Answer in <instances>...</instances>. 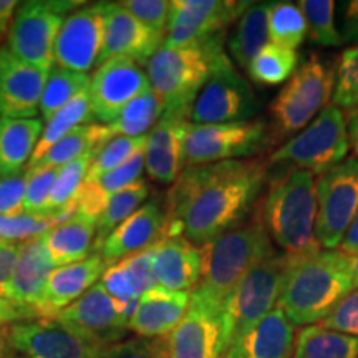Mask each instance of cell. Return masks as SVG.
<instances>
[{
  "mask_svg": "<svg viewBox=\"0 0 358 358\" xmlns=\"http://www.w3.org/2000/svg\"><path fill=\"white\" fill-rule=\"evenodd\" d=\"M164 47H187L224 35L250 2L243 0H171Z\"/></svg>",
  "mask_w": 358,
  "mask_h": 358,
  "instance_id": "cell-14",
  "label": "cell"
},
{
  "mask_svg": "<svg viewBox=\"0 0 358 358\" xmlns=\"http://www.w3.org/2000/svg\"><path fill=\"white\" fill-rule=\"evenodd\" d=\"M294 325L275 307L222 358H294Z\"/></svg>",
  "mask_w": 358,
  "mask_h": 358,
  "instance_id": "cell-27",
  "label": "cell"
},
{
  "mask_svg": "<svg viewBox=\"0 0 358 358\" xmlns=\"http://www.w3.org/2000/svg\"><path fill=\"white\" fill-rule=\"evenodd\" d=\"M90 83H92V78L88 75L53 66L48 73L42 100H40V113L45 122H48L57 111L73 101L78 95L88 92Z\"/></svg>",
  "mask_w": 358,
  "mask_h": 358,
  "instance_id": "cell-38",
  "label": "cell"
},
{
  "mask_svg": "<svg viewBox=\"0 0 358 358\" xmlns=\"http://www.w3.org/2000/svg\"><path fill=\"white\" fill-rule=\"evenodd\" d=\"M332 100L343 113L358 108V45L340 53Z\"/></svg>",
  "mask_w": 358,
  "mask_h": 358,
  "instance_id": "cell-42",
  "label": "cell"
},
{
  "mask_svg": "<svg viewBox=\"0 0 358 358\" xmlns=\"http://www.w3.org/2000/svg\"><path fill=\"white\" fill-rule=\"evenodd\" d=\"M22 244L24 243H0V297L6 295Z\"/></svg>",
  "mask_w": 358,
  "mask_h": 358,
  "instance_id": "cell-51",
  "label": "cell"
},
{
  "mask_svg": "<svg viewBox=\"0 0 358 358\" xmlns=\"http://www.w3.org/2000/svg\"><path fill=\"white\" fill-rule=\"evenodd\" d=\"M340 252L347 254V256H355V254H358V209L345 237H343L342 244H340Z\"/></svg>",
  "mask_w": 358,
  "mask_h": 358,
  "instance_id": "cell-54",
  "label": "cell"
},
{
  "mask_svg": "<svg viewBox=\"0 0 358 358\" xmlns=\"http://www.w3.org/2000/svg\"><path fill=\"white\" fill-rule=\"evenodd\" d=\"M355 289L347 256L340 250H319L292 257L277 307L294 327L320 324Z\"/></svg>",
  "mask_w": 358,
  "mask_h": 358,
  "instance_id": "cell-2",
  "label": "cell"
},
{
  "mask_svg": "<svg viewBox=\"0 0 358 358\" xmlns=\"http://www.w3.org/2000/svg\"><path fill=\"white\" fill-rule=\"evenodd\" d=\"M191 118L163 113L146 134L145 168L148 176L161 185H173L186 168V136Z\"/></svg>",
  "mask_w": 358,
  "mask_h": 358,
  "instance_id": "cell-22",
  "label": "cell"
},
{
  "mask_svg": "<svg viewBox=\"0 0 358 358\" xmlns=\"http://www.w3.org/2000/svg\"><path fill=\"white\" fill-rule=\"evenodd\" d=\"M164 113L163 103L153 90H146L124 106L113 123L106 124L113 136H146L156 127Z\"/></svg>",
  "mask_w": 358,
  "mask_h": 358,
  "instance_id": "cell-35",
  "label": "cell"
},
{
  "mask_svg": "<svg viewBox=\"0 0 358 358\" xmlns=\"http://www.w3.org/2000/svg\"><path fill=\"white\" fill-rule=\"evenodd\" d=\"M93 118L92 115V106H90V96L88 92L82 93L75 98L73 101H70L69 105L64 106L60 111H57L55 115L48 120L40 134V140L35 146V151L30 159L29 168H32L34 164H37L40 159L47 155V151L52 146H55L58 141L64 140L66 134H70L75 128L83 127V123H88Z\"/></svg>",
  "mask_w": 358,
  "mask_h": 358,
  "instance_id": "cell-34",
  "label": "cell"
},
{
  "mask_svg": "<svg viewBox=\"0 0 358 358\" xmlns=\"http://www.w3.org/2000/svg\"><path fill=\"white\" fill-rule=\"evenodd\" d=\"M294 358H358V337L319 324L302 327L295 335Z\"/></svg>",
  "mask_w": 358,
  "mask_h": 358,
  "instance_id": "cell-33",
  "label": "cell"
},
{
  "mask_svg": "<svg viewBox=\"0 0 358 358\" xmlns=\"http://www.w3.org/2000/svg\"><path fill=\"white\" fill-rule=\"evenodd\" d=\"M106 268L108 266L98 252L70 266L57 267L48 277L42 297L35 308L37 315L55 317L58 312L71 306L88 289H92L101 279Z\"/></svg>",
  "mask_w": 358,
  "mask_h": 358,
  "instance_id": "cell-23",
  "label": "cell"
},
{
  "mask_svg": "<svg viewBox=\"0 0 358 358\" xmlns=\"http://www.w3.org/2000/svg\"><path fill=\"white\" fill-rule=\"evenodd\" d=\"M335 90V69L322 62L317 55H310L282 87L272 100L271 133L274 141L277 138H287L301 131L322 113Z\"/></svg>",
  "mask_w": 358,
  "mask_h": 358,
  "instance_id": "cell-6",
  "label": "cell"
},
{
  "mask_svg": "<svg viewBox=\"0 0 358 358\" xmlns=\"http://www.w3.org/2000/svg\"><path fill=\"white\" fill-rule=\"evenodd\" d=\"M83 2L27 0L19 3L8 30L7 48L27 64L50 71L55 65V43L65 15Z\"/></svg>",
  "mask_w": 358,
  "mask_h": 358,
  "instance_id": "cell-9",
  "label": "cell"
},
{
  "mask_svg": "<svg viewBox=\"0 0 358 358\" xmlns=\"http://www.w3.org/2000/svg\"><path fill=\"white\" fill-rule=\"evenodd\" d=\"M146 146V136L128 138L113 136L96 151L92 166L88 169L85 182H93L103 174L113 171L115 168L122 166L129 158H133L138 151H143Z\"/></svg>",
  "mask_w": 358,
  "mask_h": 358,
  "instance_id": "cell-41",
  "label": "cell"
},
{
  "mask_svg": "<svg viewBox=\"0 0 358 358\" xmlns=\"http://www.w3.org/2000/svg\"><path fill=\"white\" fill-rule=\"evenodd\" d=\"M48 73L0 48V118L30 120L40 111Z\"/></svg>",
  "mask_w": 358,
  "mask_h": 358,
  "instance_id": "cell-20",
  "label": "cell"
},
{
  "mask_svg": "<svg viewBox=\"0 0 358 358\" xmlns=\"http://www.w3.org/2000/svg\"><path fill=\"white\" fill-rule=\"evenodd\" d=\"M350 151L347 116L337 106L329 105L308 123L297 136H292L267 158L272 164H292L320 176L327 169L345 161Z\"/></svg>",
  "mask_w": 358,
  "mask_h": 358,
  "instance_id": "cell-8",
  "label": "cell"
},
{
  "mask_svg": "<svg viewBox=\"0 0 358 358\" xmlns=\"http://www.w3.org/2000/svg\"><path fill=\"white\" fill-rule=\"evenodd\" d=\"M163 43V34L141 24L122 3L105 2V37L98 66L111 58H131L145 65Z\"/></svg>",
  "mask_w": 358,
  "mask_h": 358,
  "instance_id": "cell-19",
  "label": "cell"
},
{
  "mask_svg": "<svg viewBox=\"0 0 358 358\" xmlns=\"http://www.w3.org/2000/svg\"><path fill=\"white\" fill-rule=\"evenodd\" d=\"M347 131H348V141H350V148L355 153V158L358 159V108L352 110L347 118Z\"/></svg>",
  "mask_w": 358,
  "mask_h": 358,
  "instance_id": "cell-55",
  "label": "cell"
},
{
  "mask_svg": "<svg viewBox=\"0 0 358 358\" xmlns=\"http://www.w3.org/2000/svg\"><path fill=\"white\" fill-rule=\"evenodd\" d=\"M100 282L115 302H138L146 290L158 285L153 268V248L110 266Z\"/></svg>",
  "mask_w": 358,
  "mask_h": 358,
  "instance_id": "cell-28",
  "label": "cell"
},
{
  "mask_svg": "<svg viewBox=\"0 0 358 358\" xmlns=\"http://www.w3.org/2000/svg\"><path fill=\"white\" fill-rule=\"evenodd\" d=\"M306 17L307 37L320 47H340L343 43L335 22V2L332 0H301L297 3Z\"/></svg>",
  "mask_w": 358,
  "mask_h": 358,
  "instance_id": "cell-40",
  "label": "cell"
},
{
  "mask_svg": "<svg viewBox=\"0 0 358 358\" xmlns=\"http://www.w3.org/2000/svg\"><path fill=\"white\" fill-rule=\"evenodd\" d=\"M189 302L191 292H173L156 285L140 297L128 330L145 338L168 337L186 315Z\"/></svg>",
  "mask_w": 358,
  "mask_h": 358,
  "instance_id": "cell-26",
  "label": "cell"
},
{
  "mask_svg": "<svg viewBox=\"0 0 358 358\" xmlns=\"http://www.w3.org/2000/svg\"><path fill=\"white\" fill-rule=\"evenodd\" d=\"M168 237L166 208L158 199L150 201L120 224L103 243L100 252L106 266L155 248Z\"/></svg>",
  "mask_w": 358,
  "mask_h": 358,
  "instance_id": "cell-21",
  "label": "cell"
},
{
  "mask_svg": "<svg viewBox=\"0 0 358 358\" xmlns=\"http://www.w3.org/2000/svg\"><path fill=\"white\" fill-rule=\"evenodd\" d=\"M148 73L131 58H111L98 66L88 88L93 118L113 123L129 101L150 90Z\"/></svg>",
  "mask_w": 358,
  "mask_h": 358,
  "instance_id": "cell-16",
  "label": "cell"
},
{
  "mask_svg": "<svg viewBox=\"0 0 358 358\" xmlns=\"http://www.w3.org/2000/svg\"><path fill=\"white\" fill-rule=\"evenodd\" d=\"M55 319L60 324L70 327L75 332L92 340L101 347H110L122 342L128 332L129 320L122 315L118 306L106 292L100 280L88 289L78 301L58 312Z\"/></svg>",
  "mask_w": 358,
  "mask_h": 358,
  "instance_id": "cell-18",
  "label": "cell"
},
{
  "mask_svg": "<svg viewBox=\"0 0 358 358\" xmlns=\"http://www.w3.org/2000/svg\"><path fill=\"white\" fill-rule=\"evenodd\" d=\"M105 37V2L87 3L65 17L55 43V66L88 75Z\"/></svg>",
  "mask_w": 358,
  "mask_h": 358,
  "instance_id": "cell-17",
  "label": "cell"
},
{
  "mask_svg": "<svg viewBox=\"0 0 358 358\" xmlns=\"http://www.w3.org/2000/svg\"><path fill=\"white\" fill-rule=\"evenodd\" d=\"M299 65L297 50L279 47L268 42L248 66V73L254 83L262 87H277L292 77Z\"/></svg>",
  "mask_w": 358,
  "mask_h": 358,
  "instance_id": "cell-36",
  "label": "cell"
},
{
  "mask_svg": "<svg viewBox=\"0 0 358 358\" xmlns=\"http://www.w3.org/2000/svg\"><path fill=\"white\" fill-rule=\"evenodd\" d=\"M340 35L343 43L358 42V0L342 2L338 7Z\"/></svg>",
  "mask_w": 358,
  "mask_h": 358,
  "instance_id": "cell-50",
  "label": "cell"
},
{
  "mask_svg": "<svg viewBox=\"0 0 358 358\" xmlns=\"http://www.w3.org/2000/svg\"><path fill=\"white\" fill-rule=\"evenodd\" d=\"M6 337L12 358H100L108 348L50 317L8 324Z\"/></svg>",
  "mask_w": 358,
  "mask_h": 358,
  "instance_id": "cell-12",
  "label": "cell"
},
{
  "mask_svg": "<svg viewBox=\"0 0 358 358\" xmlns=\"http://www.w3.org/2000/svg\"><path fill=\"white\" fill-rule=\"evenodd\" d=\"M100 358H169L168 338L136 337L110 345Z\"/></svg>",
  "mask_w": 358,
  "mask_h": 358,
  "instance_id": "cell-45",
  "label": "cell"
},
{
  "mask_svg": "<svg viewBox=\"0 0 358 358\" xmlns=\"http://www.w3.org/2000/svg\"><path fill=\"white\" fill-rule=\"evenodd\" d=\"M153 268L159 287L192 292L203 272L201 250L182 236L164 237L153 248Z\"/></svg>",
  "mask_w": 358,
  "mask_h": 358,
  "instance_id": "cell-24",
  "label": "cell"
},
{
  "mask_svg": "<svg viewBox=\"0 0 358 358\" xmlns=\"http://www.w3.org/2000/svg\"><path fill=\"white\" fill-rule=\"evenodd\" d=\"M19 2L15 0H0V43L8 37V30L12 27L13 15H15Z\"/></svg>",
  "mask_w": 358,
  "mask_h": 358,
  "instance_id": "cell-53",
  "label": "cell"
},
{
  "mask_svg": "<svg viewBox=\"0 0 358 358\" xmlns=\"http://www.w3.org/2000/svg\"><path fill=\"white\" fill-rule=\"evenodd\" d=\"M27 181H29L27 173L0 181V216H20V214H25L24 199Z\"/></svg>",
  "mask_w": 358,
  "mask_h": 358,
  "instance_id": "cell-49",
  "label": "cell"
},
{
  "mask_svg": "<svg viewBox=\"0 0 358 358\" xmlns=\"http://www.w3.org/2000/svg\"><path fill=\"white\" fill-rule=\"evenodd\" d=\"M319 325L335 332L358 337V289L345 295Z\"/></svg>",
  "mask_w": 358,
  "mask_h": 358,
  "instance_id": "cell-48",
  "label": "cell"
},
{
  "mask_svg": "<svg viewBox=\"0 0 358 358\" xmlns=\"http://www.w3.org/2000/svg\"><path fill=\"white\" fill-rule=\"evenodd\" d=\"M166 338L169 358H222L227 352L222 307L192 290L186 315Z\"/></svg>",
  "mask_w": 358,
  "mask_h": 358,
  "instance_id": "cell-15",
  "label": "cell"
},
{
  "mask_svg": "<svg viewBox=\"0 0 358 358\" xmlns=\"http://www.w3.org/2000/svg\"><path fill=\"white\" fill-rule=\"evenodd\" d=\"M37 319V315L32 310H27L24 307L15 306L8 299L0 297V327L15 324L20 320H32Z\"/></svg>",
  "mask_w": 358,
  "mask_h": 358,
  "instance_id": "cell-52",
  "label": "cell"
},
{
  "mask_svg": "<svg viewBox=\"0 0 358 358\" xmlns=\"http://www.w3.org/2000/svg\"><path fill=\"white\" fill-rule=\"evenodd\" d=\"M203 272L194 292L222 307L241 280L259 264L272 257L277 250L264 226L259 208L252 221L214 237L199 245Z\"/></svg>",
  "mask_w": 358,
  "mask_h": 358,
  "instance_id": "cell-4",
  "label": "cell"
},
{
  "mask_svg": "<svg viewBox=\"0 0 358 358\" xmlns=\"http://www.w3.org/2000/svg\"><path fill=\"white\" fill-rule=\"evenodd\" d=\"M224 35L187 47H161L148 62L150 87L164 106V113L185 115L191 110L199 92L224 62Z\"/></svg>",
  "mask_w": 358,
  "mask_h": 358,
  "instance_id": "cell-5",
  "label": "cell"
},
{
  "mask_svg": "<svg viewBox=\"0 0 358 358\" xmlns=\"http://www.w3.org/2000/svg\"><path fill=\"white\" fill-rule=\"evenodd\" d=\"M307 37L306 17L297 3L272 2L268 8V40L279 47L297 50Z\"/></svg>",
  "mask_w": 358,
  "mask_h": 358,
  "instance_id": "cell-39",
  "label": "cell"
},
{
  "mask_svg": "<svg viewBox=\"0 0 358 358\" xmlns=\"http://www.w3.org/2000/svg\"><path fill=\"white\" fill-rule=\"evenodd\" d=\"M57 266L48 256L42 241V236L25 241L22 244L19 259L13 267L10 282H8L3 299L32 310L37 315V303L42 297L48 277ZM38 317V315H37Z\"/></svg>",
  "mask_w": 358,
  "mask_h": 358,
  "instance_id": "cell-25",
  "label": "cell"
},
{
  "mask_svg": "<svg viewBox=\"0 0 358 358\" xmlns=\"http://www.w3.org/2000/svg\"><path fill=\"white\" fill-rule=\"evenodd\" d=\"M268 168L262 158L186 166L164 204L168 237L203 245L244 224L259 204Z\"/></svg>",
  "mask_w": 358,
  "mask_h": 358,
  "instance_id": "cell-1",
  "label": "cell"
},
{
  "mask_svg": "<svg viewBox=\"0 0 358 358\" xmlns=\"http://www.w3.org/2000/svg\"><path fill=\"white\" fill-rule=\"evenodd\" d=\"M272 2H250L237 19L229 42L234 64L248 70L252 58L268 43V8Z\"/></svg>",
  "mask_w": 358,
  "mask_h": 358,
  "instance_id": "cell-31",
  "label": "cell"
},
{
  "mask_svg": "<svg viewBox=\"0 0 358 358\" xmlns=\"http://www.w3.org/2000/svg\"><path fill=\"white\" fill-rule=\"evenodd\" d=\"M347 262H348V268H350L353 285H355L357 289L358 287V254H355V256H347Z\"/></svg>",
  "mask_w": 358,
  "mask_h": 358,
  "instance_id": "cell-56",
  "label": "cell"
},
{
  "mask_svg": "<svg viewBox=\"0 0 358 358\" xmlns=\"http://www.w3.org/2000/svg\"><path fill=\"white\" fill-rule=\"evenodd\" d=\"M317 176L307 169L285 168L268 181L259 213L271 241L280 252L302 257L319 252L317 224Z\"/></svg>",
  "mask_w": 358,
  "mask_h": 358,
  "instance_id": "cell-3",
  "label": "cell"
},
{
  "mask_svg": "<svg viewBox=\"0 0 358 358\" xmlns=\"http://www.w3.org/2000/svg\"><path fill=\"white\" fill-rule=\"evenodd\" d=\"M292 257L275 252L241 280L222 306L227 350L236 347L254 327L277 307Z\"/></svg>",
  "mask_w": 358,
  "mask_h": 358,
  "instance_id": "cell-7",
  "label": "cell"
},
{
  "mask_svg": "<svg viewBox=\"0 0 358 358\" xmlns=\"http://www.w3.org/2000/svg\"><path fill=\"white\" fill-rule=\"evenodd\" d=\"M62 222V216H0V243H25Z\"/></svg>",
  "mask_w": 358,
  "mask_h": 358,
  "instance_id": "cell-43",
  "label": "cell"
},
{
  "mask_svg": "<svg viewBox=\"0 0 358 358\" xmlns=\"http://www.w3.org/2000/svg\"><path fill=\"white\" fill-rule=\"evenodd\" d=\"M148 196H150V185L146 181H141V179L138 182H134V185L128 186L127 189L111 196L108 203H106L105 211H103L96 222V237L95 244H93L95 252H100L106 237L123 221H127L133 213H136L141 208V204L145 203Z\"/></svg>",
  "mask_w": 358,
  "mask_h": 358,
  "instance_id": "cell-37",
  "label": "cell"
},
{
  "mask_svg": "<svg viewBox=\"0 0 358 358\" xmlns=\"http://www.w3.org/2000/svg\"><path fill=\"white\" fill-rule=\"evenodd\" d=\"M42 129L43 123L37 118H0V178H15L24 173Z\"/></svg>",
  "mask_w": 358,
  "mask_h": 358,
  "instance_id": "cell-29",
  "label": "cell"
},
{
  "mask_svg": "<svg viewBox=\"0 0 358 358\" xmlns=\"http://www.w3.org/2000/svg\"><path fill=\"white\" fill-rule=\"evenodd\" d=\"M127 10L136 17L141 24H145L156 32L166 37L169 15H171L173 3L169 0H124L120 2Z\"/></svg>",
  "mask_w": 358,
  "mask_h": 358,
  "instance_id": "cell-47",
  "label": "cell"
},
{
  "mask_svg": "<svg viewBox=\"0 0 358 358\" xmlns=\"http://www.w3.org/2000/svg\"><path fill=\"white\" fill-rule=\"evenodd\" d=\"M358 209V159L335 164L317 179L315 236L320 248H340Z\"/></svg>",
  "mask_w": 358,
  "mask_h": 358,
  "instance_id": "cell-11",
  "label": "cell"
},
{
  "mask_svg": "<svg viewBox=\"0 0 358 358\" xmlns=\"http://www.w3.org/2000/svg\"><path fill=\"white\" fill-rule=\"evenodd\" d=\"M111 138H113V134L106 124H83V127L75 128L70 134H66L64 140L58 141L55 146H52L47 151V155L32 168H27V171L62 168L69 164L70 161L96 151Z\"/></svg>",
  "mask_w": 358,
  "mask_h": 358,
  "instance_id": "cell-32",
  "label": "cell"
},
{
  "mask_svg": "<svg viewBox=\"0 0 358 358\" xmlns=\"http://www.w3.org/2000/svg\"><path fill=\"white\" fill-rule=\"evenodd\" d=\"M274 143L264 120L222 124H189L186 136V166L250 159Z\"/></svg>",
  "mask_w": 358,
  "mask_h": 358,
  "instance_id": "cell-10",
  "label": "cell"
},
{
  "mask_svg": "<svg viewBox=\"0 0 358 358\" xmlns=\"http://www.w3.org/2000/svg\"><path fill=\"white\" fill-rule=\"evenodd\" d=\"M96 237V222L73 214L65 222L58 224L42 234L48 256L57 267L70 266L90 256Z\"/></svg>",
  "mask_w": 358,
  "mask_h": 358,
  "instance_id": "cell-30",
  "label": "cell"
},
{
  "mask_svg": "<svg viewBox=\"0 0 358 358\" xmlns=\"http://www.w3.org/2000/svg\"><path fill=\"white\" fill-rule=\"evenodd\" d=\"M58 169H32L25 171L29 176L27 181V191L24 199L25 214H34V216H55L50 214V198L53 185L58 176Z\"/></svg>",
  "mask_w": 358,
  "mask_h": 358,
  "instance_id": "cell-44",
  "label": "cell"
},
{
  "mask_svg": "<svg viewBox=\"0 0 358 358\" xmlns=\"http://www.w3.org/2000/svg\"><path fill=\"white\" fill-rule=\"evenodd\" d=\"M262 103L232 60L214 71L196 98L191 110L192 124H222L250 122Z\"/></svg>",
  "mask_w": 358,
  "mask_h": 358,
  "instance_id": "cell-13",
  "label": "cell"
},
{
  "mask_svg": "<svg viewBox=\"0 0 358 358\" xmlns=\"http://www.w3.org/2000/svg\"><path fill=\"white\" fill-rule=\"evenodd\" d=\"M143 169H145V150L138 151L133 158H129L127 163L122 164V166L103 174V176H100L93 182H96V185L100 186V189L105 192L108 198H111L116 192L127 189L128 186L140 181Z\"/></svg>",
  "mask_w": 358,
  "mask_h": 358,
  "instance_id": "cell-46",
  "label": "cell"
}]
</instances>
